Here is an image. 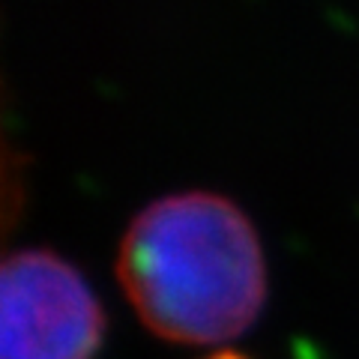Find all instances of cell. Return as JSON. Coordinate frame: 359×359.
<instances>
[{
	"label": "cell",
	"instance_id": "cell-1",
	"mask_svg": "<svg viewBox=\"0 0 359 359\" xmlns=\"http://www.w3.org/2000/svg\"><path fill=\"white\" fill-rule=\"evenodd\" d=\"M117 282L153 335L219 344L257 320L266 261L252 219L231 198L186 189L132 216L117 245Z\"/></svg>",
	"mask_w": 359,
	"mask_h": 359
},
{
	"label": "cell",
	"instance_id": "cell-2",
	"mask_svg": "<svg viewBox=\"0 0 359 359\" xmlns=\"http://www.w3.org/2000/svg\"><path fill=\"white\" fill-rule=\"evenodd\" d=\"M105 311L72 261L27 245L0 264V359H96Z\"/></svg>",
	"mask_w": 359,
	"mask_h": 359
},
{
	"label": "cell",
	"instance_id": "cell-3",
	"mask_svg": "<svg viewBox=\"0 0 359 359\" xmlns=\"http://www.w3.org/2000/svg\"><path fill=\"white\" fill-rule=\"evenodd\" d=\"M204 359H249V356L240 353V351H231V347H222V351L210 353V356H204Z\"/></svg>",
	"mask_w": 359,
	"mask_h": 359
}]
</instances>
